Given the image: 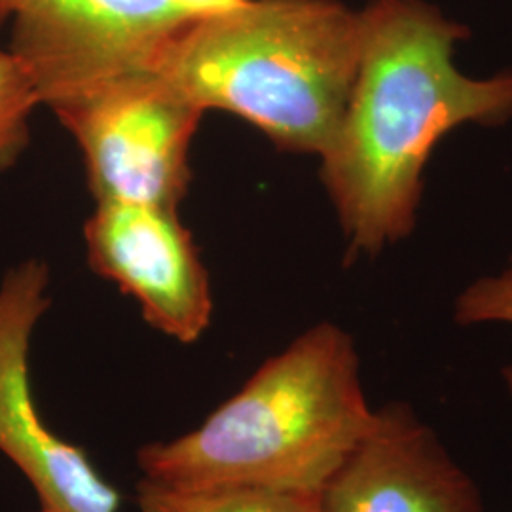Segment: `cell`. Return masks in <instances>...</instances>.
<instances>
[{
	"label": "cell",
	"mask_w": 512,
	"mask_h": 512,
	"mask_svg": "<svg viewBox=\"0 0 512 512\" xmlns=\"http://www.w3.org/2000/svg\"><path fill=\"white\" fill-rule=\"evenodd\" d=\"M18 0H0V27L12 19Z\"/></svg>",
	"instance_id": "4fadbf2b"
},
{
	"label": "cell",
	"mask_w": 512,
	"mask_h": 512,
	"mask_svg": "<svg viewBox=\"0 0 512 512\" xmlns=\"http://www.w3.org/2000/svg\"><path fill=\"white\" fill-rule=\"evenodd\" d=\"M38 512H52V511H48V509H42V507H40V511Z\"/></svg>",
	"instance_id": "5bb4252c"
},
{
	"label": "cell",
	"mask_w": 512,
	"mask_h": 512,
	"mask_svg": "<svg viewBox=\"0 0 512 512\" xmlns=\"http://www.w3.org/2000/svg\"><path fill=\"white\" fill-rule=\"evenodd\" d=\"M325 512H486L480 486L404 401L374 423L321 494Z\"/></svg>",
	"instance_id": "ba28073f"
},
{
	"label": "cell",
	"mask_w": 512,
	"mask_h": 512,
	"mask_svg": "<svg viewBox=\"0 0 512 512\" xmlns=\"http://www.w3.org/2000/svg\"><path fill=\"white\" fill-rule=\"evenodd\" d=\"M139 512H325L321 495L258 488L179 490L148 478L137 482Z\"/></svg>",
	"instance_id": "9c48e42d"
},
{
	"label": "cell",
	"mask_w": 512,
	"mask_h": 512,
	"mask_svg": "<svg viewBox=\"0 0 512 512\" xmlns=\"http://www.w3.org/2000/svg\"><path fill=\"white\" fill-rule=\"evenodd\" d=\"M37 92L10 50H0V171L18 160L29 141V116Z\"/></svg>",
	"instance_id": "30bf717a"
},
{
	"label": "cell",
	"mask_w": 512,
	"mask_h": 512,
	"mask_svg": "<svg viewBox=\"0 0 512 512\" xmlns=\"http://www.w3.org/2000/svg\"><path fill=\"white\" fill-rule=\"evenodd\" d=\"M361 18L338 0H247L192 19L154 65L202 110L247 120L275 147L317 154L348 107Z\"/></svg>",
	"instance_id": "3957f363"
},
{
	"label": "cell",
	"mask_w": 512,
	"mask_h": 512,
	"mask_svg": "<svg viewBox=\"0 0 512 512\" xmlns=\"http://www.w3.org/2000/svg\"><path fill=\"white\" fill-rule=\"evenodd\" d=\"M12 48L38 103L57 105L99 84L154 71L192 18L175 0H18Z\"/></svg>",
	"instance_id": "5b68a950"
},
{
	"label": "cell",
	"mask_w": 512,
	"mask_h": 512,
	"mask_svg": "<svg viewBox=\"0 0 512 512\" xmlns=\"http://www.w3.org/2000/svg\"><path fill=\"white\" fill-rule=\"evenodd\" d=\"M50 270L29 258L0 281V454L52 512H120L122 495L86 450L61 439L38 412L29 370L31 338L50 308Z\"/></svg>",
	"instance_id": "8992f818"
},
{
	"label": "cell",
	"mask_w": 512,
	"mask_h": 512,
	"mask_svg": "<svg viewBox=\"0 0 512 512\" xmlns=\"http://www.w3.org/2000/svg\"><path fill=\"white\" fill-rule=\"evenodd\" d=\"M52 110L82 150L97 203L177 209L205 110L160 74L116 78Z\"/></svg>",
	"instance_id": "277c9868"
},
{
	"label": "cell",
	"mask_w": 512,
	"mask_h": 512,
	"mask_svg": "<svg viewBox=\"0 0 512 512\" xmlns=\"http://www.w3.org/2000/svg\"><path fill=\"white\" fill-rule=\"evenodd\" d=\"M359 18L353 90L319 156L349 260L380 255L414 232L425 165L448 133L512 120V71L473 78L454 63L465 25L423 0H372Z\"/></svg>",
	"instance_id": "6da1fadb"
},
{
	"label": "cell",
	"mask_w": 512,
	"mask_h": 512,
	"mask_svg": "<svg viewBox=\"0 0 512 512\" xmlns=\"http://www.w3.org/2000/svg\"><path fill=\"white\" fill-rule=\"evenodd\" d=\"M84 241L93 272L131 296L152 329L181 344L209 329V275L177 209L97 203Z\"/></svg>",
	"instance_id": "52a82bcc"
},
{
	"label": "cell",
	"mask_w": 512,
	"mask_h": 512,
	"mask_svg": "<svg viewBox=\"0 0 512 512\" xmlns=\"http://www.w3.org/2000/svg\"><path fill=\"white\" fill-rule=\"evenodd\" d=\"M348 330L319 323L258 366L194 431L137 452L156 484L321 495L374 423Z\"/></svg>",
	"instance_id": "7a4b0ae2"
},
{
	"label": "cell",
	"mask_w": 512,
	"mask_h": 512,
	"mask_svg": "<svg viewBox=\"0 0 512 512\" xmlns=\"http://www.w3.org/2000/svg\"><path fill=\"white\" fill-rule=\"evenodd\" d=\"M454 321L461 327H512V253L505 268L497 274L478 277L459 293L454 302ZM505 382L512 395V368L505 370Z\"/></svg>",
	"instance_id": "8fae6325"
},
{
	"label": "cell",
	"mask_w": 512,
	"mask_h": 512,
	"mask_svg": "<svg viewBox=\"0 0 512 512\" xmlns=\"http://www.w3.org/2000/svg\"><path fill=\"white\" fill-rule=\"evenodd\" d=\"M243 2L247 0H175V4L192 19L217 16L232 8H238Z\"/></svg>",
	"instance_id": "7c38bea8"
}]
</instances>
